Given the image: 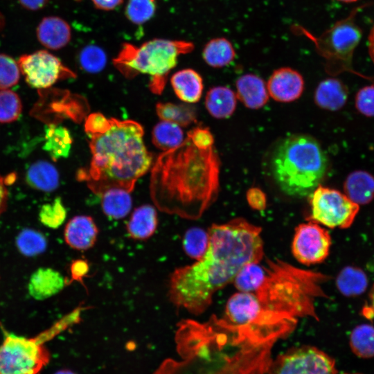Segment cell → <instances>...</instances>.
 I'll return each mask as SVG.
<instances>
[{
	"instance_id": "30",
	"label": "cell",
	"mask_w": 374,
	"mask_h": 374,
	"mask_svg": "<svg viewBox=\"0 0 374 374\" xmlns=\"http://www.w3.org/2000/svg\"><path fill=\"white\" fill-rule=\"evenodd\" d=\"M152 141L157 148L163 152L168 151L184 142V132L179 125L162 121L154 127Z\"/></svg>"
},
{
	"instance_id": "16",
	"label": "cell",
	"mask_w": 374,
	"mask_h": 374,
	"mask_svg": "<svg viewBox=\"0 0 374 374\" xmlns=\"http://www.w3.org/2000/svg\"><path fill=\"white\" fill-rule=\"evenodd\" d=\"M36 33L39 42L51 50L64 48L71 38L69 24L62 18L56 16L43 18L37 28Z\"/></svg>"
},
{
	"instance_id": "13",
	"label": "cell",
	"mask_w": 374,
	"mask_h": 374,
	"mask_svg": "<svg viewBox=\"0 0 374 374\" xmlns=\"http://www.w3.org/2000/svg\"><path fill=\"white\" fill-rule=\"evenodd\" d=\"M332 240L328 231L312 221L298 225L294 230L292 252L305 265L322 262L328 256Z\"/></svg>"
},
{
	"instance_id": "41",
	"label": "cell",
	"mask_w": 374,
	"mask_h": 374,
	"mask_svg": "<svg viewBox=\"0 0 374 374\" xmlns=\"http://www.w3.org/2000/svg\"><path fill=\"white\" fill-rule=\"evenodd\" d=\"M187 137L199 149L208 150L213 148L214 138L207 127H196L188 132Z\"/></svg>"
},
{
	"instance_id": "44",
	"label": "cell",
	"mask_w": 374,
	"mask_h": 374,
	"mask_svg": "<svg viewBox=\"0 0 374 374\" xmlns=\"http://www.w3.org/2000/svg\"><path fill=\"white\" fill-rule=\"evenodd\" d=\"M88 270L89 265L86 261L83 260L74 261L71 267L72 279L82 281V278L88 272Z\"/></svg>"
},
{
	"instance_id": "28",
	"label": "cell",
	"mask_w": 374,
	"mask_h": 374,
	"mask_svg": "<svg viewBox=\"0 0 374 374\" xmlns=\"http://www.w3.org/2000/svg\"><path fill=\"white\" fill-rule=\"evenodd\" d=\"M72 145V137L63 126L50 125L46 129L44 148L54 160L66 157Z\"/></svg>"
},
{
	"instance_id": "36",
	"label": "cell",
	"mask_w": 374,
	"mask_h": 374,
	"mask_svg": "<svg viewBox=\"0 0 374 374\" xmlns=\"http://www.w3.org/2000/svg\"><path fill=\"white\" fill-rule=\"evenodd\" d=\"M156 7V0H128L125 14L130 22L141 25L153 17Z\"/></svg>"
},
{
	"instance_id": "8",
	"label": "cell",
	"mask_w": 374,
	"mask_h": 374,
	"mask_svg": "<svg viewBox=\"0 0 374 374\" xmlns=\"http://www.w3.org/2000/svg\"><path fill=\"white\" fill-rule=\"evenodd\" d=\"M49 333L32 338L6 333L0 345V374H40L50 360L44 344Z\"/></svg>"
},
{
	"instance_id": "48",
	"label": "cell",
	"mask_w": 374,
	"mask_h": 374,
	"mask_svg": "<svg viewBox=\"0 0 374 374\" xmlns=\"http://www.w3.org/2000/svg\"><path fill=\"white\" fill-rule=\"evenodd\" d=\"M364 315L374 318V285L369 294V303L363 310Z\"/></svg>"
},
{
	"instance_id": "24",
	"label": "cell",
	"mask_w": 374,
	"mask_h": 374,
	"mask_svg": "<svg viewBox=\"0 0 374 374\" xmlns=\"http://www.w3.org/2000/svg\"><path fill=\"white\" fill-rule=\"evenodd\" d=\"M59 173L51 163L39 160L33 163L27 169L26 179L33 188L51 192L59 186Z\"/></svg>"
},
{
	"instance_id": "10",
	"label": "cell",
	"mask_w": 374,
	"mask_h": 374,
	"mask_svg": "<svg viewBox=\"0 0 374 374\" xmlns=\"http://www.w3.org/2000/svg\"><path fill=\"white\" fill-rule=\"evenodd\" d=\"M226 320L242 326L269 328L294 326L297 319L284 313L265 310L253 293L239 292L227 301Z\"/></svg>"
},
{
	"instance_id": "22",
	"label": "cell",
	"mask_w": 374,
	"mask_h": 374,
	"mask_svg": "<svg viewBox=\"0 0 374 374\" xmlns=\"http://www.w3.org/2000/svg\"><path fill=\"white\" fill-rule=\"evenodd\" d=\"M236 105V94L226 87H213L206 95L205 107L210 115L215 118L230 117L235 112Z\"/></svg>"
},
{
	"instance_id": "37",
	"label": "cell",
	"mask_w": 374,
	"mask_h": 374,
	"mask_svg": "<svg viewBox=\"0 0 374 374\" xmlns=\"http://www.w3.org/2000/svg\"><path fill=\"white\" fill-rule=\"evenodd\" d=\"M21 110V100L17 93L8 89H0V123L15 121Z\"/></svg>"
},
{
	"instance_id": "31",
	"label": "cell",
	"mask_w": 374,
	"mask_h": 374,
	"mask_svg": "<svg viewBox=\"0 0 374 374\" xmlns=\"http://www.w3.org/2000/svg\"><path fill=\"white\" fill-rule=\"evenodd\" d=\"M349 344L357 356L362 358L374 357V326L366 323L354 328L350 335Z\"/></svg>"
},
{
	"instance_id": "7",
	"label": "cell",
	"mask_w": 374,
	"mask_h": 374,
	"mask_svg": "<svg viewBox=\"0 0 374 374\" xmlns=\"http://www.w3.org/2000/svg\"><path fill=\"white\" fill-rule=\"evenodd\" d=\"M356 13V10H353L346 18L338 21L318 37L301 26L294 25L292 28L293 32L313 42L318 53L325 60L326 71L330 75L344 71L359 75L352 65L353 53L362 34L355 21Z\"/></svg>"
},
{
	"instance_id": "25",
	"label": "cell",
	"mask_w": 374,
	"mask_h": 374,
	"mask_svg": "<svg viewBox=\"0 0 374 374\" xmlns=\"http://www.w3.org/2000/svg\"><path fill=\"white\" fill-rule=\"evenodd\" d=\"M100 197L102 209L110 218H123L131 211L132 199L130 193L125 190L110 188L103 193Z\"/></svg>"
},
{
	"instance_id": "9",
	"label": "cell",
	"mask_w": 374,
	"mask_h": 374,
	"mask_svg": "<svg viewBox=\"0 0 374 374\" xmlns=\"http://www.w3.org/2000/svg\"><path fill=\"white\" fill-rule=\"evenodd\" d=\"M311 213L307 218L330 229H346L353 223L359 206L345 194L319 185L308 196Z\"/></svg>"
},
{
	"instance_id": "12",
	"label": "cell",
	"mask_w": 374,
	"mask_h": 374,
	"mask_svg": "<svg viewBox=\"0 0 374 374\" xmlns=\"http://www.w3.org/2000/svg\"><path fill=\"white\" fill-rule=\"evenodd\" d=\"M17 62L26 82L35 89H46L58 80L76 77L58 57L46 50L22 55Z\"/></svg>"
},
{
	"instance_id": "42",
	"label": "cell",
	"mask_w": 374,
	"mask_h": 374,
	"mask_svg": "<svg viewBox=\"0 0 374 374\" xmlns=\"http://www.w3.org/2000/svg\"><path fill=\"white\" fill-rule=\"evenodd\" d=\"M109 125L110 118L99 112L91 113L85 119L84 131L88 136L97 134L105 131Z\"/></svg>"
},
{
	"instance_id": "4",
	"label": "cell",
	"mask_w": 374,
	"mask_h": 374,
	"mask_svg": "<svg viewBox=\"0 0 374 374\" xmlns=\"http://www.w3.org/2000/svg\"><path fill=\"white\" fill-rule=\"evenodd\" d=\"M266 264L263 281L253 293L262 307L294 318L308 317L319 320L315 301L327 297L321 285L329 277L279 259L267 260Z\"/></svg>"
},
{
	"instance_id": "49",
	"label": "cell",
	"mask_w": 374,
	"mask_h": 374,
	"mask_svg": "<svg viewBox=\"0 0 374 374\" xmlns=\"http://www.w3.org/2000/svg\"><path fill=\"white\" fill-rule=\"evenodd\" d=\"M368 42L369 55L373 62H374V24L369 33Z\"/></svg>"
},
{
	"instance_id": "1",
	"label": "cell",
	"mask_w": 374,
	"mask_h": 374,
	"mask_svg": "<svg viewBox=\"0 0 374 374\" xmlns=\"http://www.w3.org/2000/svg\"><path fill=\"white\" fill-rule=\"evenodd\" d=\"M208 233L204 256L177 268L169 280L171 302L194 314L206 310L214 294L233 282L244 266L260 262L264 256L261 228L242 217L213 224Z\"/></svg>"
},
{
	"instance_id": "38",
	"label": "cell",
	"mask_w": 374,
	"mask_h": 374,
	"mask_svg": "<svg viewBox=\"0 0 374 374\" xmlns=\"http://www.w3.org/2000/svg\"><path fill=\"white\" fill-rule=\"evenodd\" d=\"M66 215V208L60 197L55 198L51 203L44 204L39 213L40 222L51 229L58 228L64 221Z\"/></svg>"
},
{
	"instance_id": "5",
	"label": "cell",
	"mask_w": 374,
	"mask_h": 374,
	"mask_svg": "<svg viewBox=\"0 0 374 374\" xmlns=\"http://www.w3.org/2000/svg\"><path fill=\"white\" fill-rule=\"evenodd\" d=\"M271 170L274 180L283 193L293 197H308L323 179L328 159L313 137L291 135L275 147Z\"/></svg>"
},
{
	"instance_id": "39",
	"label": "cell",
	"mask_w": 374,
	"mask_h": 374,
	"mask_svg": "<svg viewBox=\"0 0 374 374\" xmlns=\"http://www.w3.org/2000/svg\"><path fill=\"white\" fill-rule=\"evenodd\" d=\"M18 62L10 56L0 53V89H7L16 85L20 78Z\"/></svg>"
},
{
	"instance_id": "52",
	"label": "cell",
	"mask_w": 374,
	"mask_h": 374,
	"mask_svg": "<svg viewBox=\"0 0 374 374\" xmlns=\"http://www.w3.org/2000/svg\"><path fill=\"white\" fill-rule=\"evenodd\" d=\"M345 374H348V373H345ZM353 374H357V373H353Z\"/></svg>"
},
{
	"instance_id": "45",
	"label": "cell",
	"mask_w": 374,
	"mask_h": 374,
	"mask_svg": "<svg viewBox=\"0 0 374 374\" xmlns=\"http://www.w3.org/2000/svg\"><path fill=\"white\" fill-rule=\"evenodd\" d=\"M95 8L104 11L114 10L123 3L124 0H91Z\"/></svg>"
},
{
	"instance_id": "2",
	"label": "cell",
	"mask_w": 374,
	"mask_h": 374,
	"mask_svg": "<svg viewBox=\"0 0 374 374\" xmlns=\"http://www.w3.org/2000/svg\"><path fill=\"white\" fill-rule=\"evenodd\" d=\"M220 168L213 148L199 149L186 137L156 159L151 170L150 197L161 212L199 219L217 198Z\"/></svg>"
},
{
	"instance_id": "33",
	"label": "cell",
	"mask_w": 374,
	"mask_h": 374,
	"mask_svg": "<svg viewBox=\"0 0 374 374\" xmlns=\"http://www.w3.org/2000/svg\"><path fill=\"white\" fill-rule=\"evenodd\" d=\"M78 60L80 67L90 73L103 71L107 61L105 51L96 44L84 46L78 54Z\"/></svg>"
},
{
	"instance_id": "6",
	"label": "cell",
	"mask_w": 374,
	"mask_h": 374,
	"mask_svg": "<svg viewBox=\"0 0 374 374\" xmlns=\"http://www.w3.org/2000/svg\"><path fill=\"white\" fill-rule=\"evenodd\" d=\"M194 47L191 42L161 38L148 40L139 46L126 42L113 59V64L128 79L139 74L149 75L150 91L161 94L178 57L190 53Z\"/></svg>"
},
{
	"instance_id": "15",
	"label": "cell",
	"mask_w": 374,
	"mask_h": 374,
	"mask_svg": "<svg viewBox=\"0 0 374 374\" xmlns=\"http://www.w3.org/2000/svg\"><path fill=\"white\" fill-rule=\"evenodd\" d=\"M98 227L93 218L87 215H77L67 223L64 232L68 245L77 250H87L96 243Z\"/></svg>"
},
{
	"instance_id": "34",
	"label": "cell",
	"mask_w": 374,
	"mask_h": 374,
	"mask_svg": "<svg viewBox=\"0 0 374 374\" xmlns=\"http://www.w3.org/2000/svg\"><path fill=\"white\" fill-rule=\"evenodd\" d=\"M17 247L24 256H34L42 253L46 248V239L40 232L25 229L16 239Z\"/></svg>"
},
{
	"instance_id": "43",
	"label": "cell",
	"mask_w": 374,
	"mask_h": 374,
	"mask_svg": "<svg viewBox=\"0 0 374 374\" xmlns=\"http://www.w3.org/2000/svg\"><path fill=\"white\" fill-rule=\"evenodd\" d=\"M246 198L249 206L254 210L263 211L266 208V195L258 187L250 188L247 191Z\"/></svg>"
},
{
	"instance_id": "27",
	"label": "cell",
	"mask_w": 374,
	"mask_h": 374,
	"mask_svg": "<svg viewBox=\"0 0 374 374\" xmlns=\"http://www.w3.org/2000/svg\"><path fill=\"white\" fill-rule=\"evenodd\" d=\"M336 285L343 295L355 296L363 294L368 287L364 271L357 267L346 266L338 274Z\"/></svg>"
},
{
	"instance_id": "51",
	"label": "cell",
	"mask_w": 374,
	"mask_h": 374,
	"mask_svg": "<svg viewBox=\"0 0 374 374\" xmlns=\"http://www.w3.org/2000/svg\"><path fill=\"white\" fill-rule=\"evenodd\" d=\"M337 1L344 2V3H353V2H356L358 0H337Z\"/></svg>"
},
{
	"instance_id": "47",
	"label": "cell",
	"mask_w": 374,
	"mask_h": 374,
	"mask_svg": "<svg viewBox=\"0 0 374 374\" xmlns=\"http://www.w3.org/2000/svg\"><path fill=\"white\" fill-rule=\"evenodd\" d=\"M8 199V190L3 177L0 175V215L5 210Z\"/></svg>"
},
{
	"instance_id": "20",
	"label": "cell",
	"mask_w": 374,
	"mask_h": 374,
	"mask_svg": "<svg viewBox=\"0 0 374 374\" xmlns=\"http://www.w3.org/2000/svg\"><path fill=\"white\" fill-rule=\"evenodd\" d=\"M347 98V87L341 80L334 78L321 81L314 93L317 105L330 111H337L343 107Z\"/></svg>"
},
{
	"instance_id": "23",
	"label": "cell",
	"mask_w": 374,
	"mask_h": 374,
	"mask_svg": "<svg viewBox=\"0 0 374 374\" xmlns=\"http://www.w3.org/2000/svg\"><path fill=\"white\" fill-rule=\"evenodd\" d=\"M158 224L157 211L150 205H142L132 213L127 224L129 235L135 240H146L155 232Z\"/></svg>"
},
{
	"instance_id": "40",
	"label": "cell",
	"mask_w": 374,
	"mask_h": 374,
	"mask_svg": "<svg viewBox=\"0 0 374 374\" xmlns=\"http://www.w3.org/2000/svg\"><path fill=\"white\" fill-rule=\"evenodd\" d=\"M355 107L363 115L374 116V86H366L358 91L355 96Z\"/></svg>"
},
{
	"instance_id": "11",
	"label": "cell",
	"mask_w": 374,
	"mask_h": 374,
	"mask_svg": "<svg viewBox=\"0 0 374 374\" xmlns=\"http://www.w3.org/2000/svg\"><path fill=\"white\" fill-rule=\"evenodd\" d=\"M335 360L310 346L289 350L270 362L265 374H337Z\"/></svg>"
},
{
	"instance_id": "17",
	"label": "cell",
	"mask_w": 374,
	"mask_h": 374,
	"mask_svg": "<svg viewBox=\"0 0 374 374\" xmlns=\"http://www.w3.org/2000/svg\"><path fill=\"white\" fill-rule=\"evenodd\" d=\"M66 280L57 271L48 267H41L35 271L28 281L30 295L36 300H44L60 292Z\"/></svg>"
},
{
	"instance_id": "18",
	"label": "cell",
	"mask_w": 374,
	"mask_h": 374,
	"mask_svg": "<svg viewBox=\"0 0 374 374\" xmlns=\"http://www.w3.org/2000/svg\"><path fill=\"white\" fill-rule=\"evenodd\" d=\"M235 86L237 98L249 109H260L268 101L269 93L265 83L256 75L247 73L240 76Z\"/></svg>"
},
{
	"instance_id": "19",
	"label": "cell",
	"mask_w": 374,
	"mask_h": 374,
	"mask_svg": "<svg viewBox=\"0 0 374 374\" xmlns=\"http://www.w3.org/2000/svg\"><path fill=\"white\" fill-rule=\"evenodd\" d=\"M170 83L176 96L186 103H195L201 98L204 89L202 76L192 69L175 73Z\"/></svg>"
},
{
	"instance_id": "32",
	"label": "cell",
	"mask_w": 374,
	"mask_h": 374,
	"mask_svg": "<svg viewBox=\"0 0 374 374\" xmlns=\"http://www.w3.org/2000/svg\"><path fill=\"white\" fill-rule=\"evenodd\" d=\"M265 276L264 266L249 263L244 266L235 276L233 283L239 292L254 293L260 286Z\"/></svg>"
},
{
	"instance_id": "46",
	"label": "cell",
	"mask_w": 374,
	"mask_h": 374,
	"mask_svg": "<svg viewBox=\"0 0 374 374\" xmlns=\"http://www.w3.org/2000/svg\"><path fill=\"white\" fill-rule=\"evenodd\" d=\"M48 0H19L21 5L30 10H37L42 8Z\"/></svg>"
},
{
	"instance_id": "21",
	"label": "cell",
	"mask_w": 374,
	"mask_h": 374,
	"mask_svg": "<svg viewBox=\"0 0 374 374\" xmlns=\"http://www.w3.org/2000/svg\"><path fill=\"white\" fill-rule=\"evenodd\" d=\"M344 194L359 205L370 203L374 199V177L364 170L350 173L344 183Z\"/></svg>"
},
{
	"instance_id": "50",
	"label": "cell",
	"mask_w": 374,
	"mask_h": 374,
	"mask_svg": "<svg viewBox=\"0 0 374 374\" xmlns=\"http://www.w3.org/2000/svg\"><path fill=\"white\" fill-rule=\"evenodd\" d=\"M54 374H75V373L70 370L63 369V370H60L55 372Z\"/></svg>"
},
{
	"instance_id": "14",
	"label": "cell",
	"mask_w": 374,
	"mask_h": 374,
	"mask_svg": "<svg viewBox=\"0 0 374 374\" xmlns=\"http://www.w3.org/2000/svg\"><path fill=\"white\" fill-rule=\"evenodd\" d=\"M269 95L276 101L290 103L300 98L304 90L303 76L290 67L275 70L268 80Z\"/></svg>"
},
{
	"instance_id": "3",
	"label": "cell",
	"mask_w": 374,
	"mask_h": 374,
	"mask_svg": "<svg viewBox=\"0 0 374 374\" xmlns=\"http://www.w3.org/2000/svg\"><path fill=\"white\" fill-rule=\"evenodd\" d=\"M143 127L132 120L110 118L109 127L89 136L91 159L88 168L78 172L96 195L110 188L132 192L137 180L150 169L152 156L143 142Z\"/></svg>"
},
{
	"instance_id": "35",
	"label": "cell",
	"mask_w": 374,
	"mask_h": 374,
	"mask_svg": "<svg viewBox=\"0 0 374 374\" xmlns=\"http://www.w3.org/2000/svg\"><path fill=\"white\" fill-rule=\"evenodd\" d=\"M208 244V233L202 228L192 227L186 231L183 239L185 253L191 258L199 260Z\"/></svg>"
},
{
	"instance_id": "29",
	"label": "cell",
	"mask_w": 374,
	"mask_h": 374,
	"mask_svg": "<svg viewBox=\"0 0 374 374\" xmlns=\"http://www.w3.org/2000/svg\"><path fill=\"white\" fill-rule=\"evenodd\" d=\"M156 113L161 121L172 122L180 127H187L197 122L195 108L187 104L158 103Z\"/></svg>"
},
{
	"instance_id": "26",
	"label": "cell",
	"mask_w": 374,
	"mask_h": 374,
	"mask_svg": "<svg viewBox=\"0 0 374 374\" xmlns=\"http://www.w3.org/2000/svg\"><path fill=\"white\" fill-rule=\"evenodd\" d=\"M235 55L231 42L224 37L209 40L202 51V57L206 63L214 68L228 66L234 60Z\"/></svg>"
}]
</instances>
